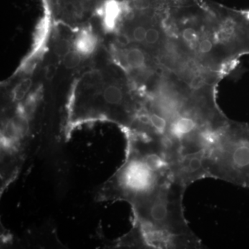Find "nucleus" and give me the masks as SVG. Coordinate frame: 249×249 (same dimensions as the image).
Returning a JSON list of instances; mask_svg holds the SVG:
<instances>
[{
	"instance_id": "obj_9",
	"label": "nucleus",
	"mask_w": 249,
	"mask_h": 249,
	"mask_svg": "<svg viewBox=\"0 0 249 249\" xmlns=\"http://www.w3.org/2000/svg\"><path fill=\"white\" fill-rule=\"evenodd\" d=\"M31 86V80L29 78L21 82L14 90L15 99H22L30 89Z\"/></svg>"
},
{
	"instance_id": "obj_1",
	"label": "nucleus",
	"mask_w": 249,
	"mask_h": 249,
	"mask_svg": "<svg viewBox=\"0 0 249 249\" xmlns=\"http://www.w3.org/2000/svg\"><path fill=\"white\" fill-rule=\"evenodd\" d=\"M127 150L124 163L100 192V200L132 205L174 180L169 147L161 134L150 129L124 130Z\"/></svg>"
},
{
	"instance_id": "obj_5",
	"label": "nucleus",
	"mask_w": 249,
	"mask_h": 249,
	"mask_svg": "<svg viewBox=\"0 0 249 249\" xmlns=\"http://www.w3.org/2000/svg\"><path fill=\"white\" fill-rule=\"evenodd\" d=\"M103 24L107 31L114 30L124 13V6L118 0H106L101 9Z\"/></svg>"
},
{
	"instance_id": "obj_7",
	"label": "nucleus",
	"mask_w": 249,
	"mask_h": 249,
	"mask_svg": "<svg viewBox=\"0 0 249 249\" xmlns=\"http://www.w3.org/2000/svg\"><path fill=\"white\" fill-rule=\"evenodd\" d=\"M83 58V56H81L78 52H76V51L73 49V50L70 51V52L64 57V65H65V67H66L67 69H70V70L76 68V67L80 65V62H81L82 58Z\"/></svg>"
},
{
	"instance_id": "obj_8",
	"label": "nucleus",
	"mask_w": 249,
	"mask_h": 249,
	"mask_svg": "<svg viewBox=\"0 0 249 249\" xmlns=\"http://www.w3.org/2000/svg\"><path fill=\"white\" fill-rule=\"evenodd\" d=\"M70 41L67 39H59L54 46V52L58 58H63L71 50Z\"/></svg>"
},
{
	"instance_id": "obj_6",
	"label": "nucleus",
	"mask_w": 249,
	"mask_h": 249,
	"mask_svg": "<svg viewBox=\"0 0 249 249\" xmlns=\"http://www.w3.org/2000/svg\"><path fill=\"white\" fill-rule=\"evenodd\" d=\"M73 49L81 56L91 55L97 47V37L91 31L83 30L73 41Z\"/></svg>"
},
{
	"instance_id": "obj_3",
	"label": "nucleus",
	"mask_w": 249,
	"mask_h": 249,
	"mask_svg": "<svg viewBox=\"0 0 249 249\" xmlns=\"http://www.w3.org/2000/svg\"><path fill=\"white\" fill-rule=\"evenodd\" d=\"M209 178L249 189V124L229 120L208 151Z\"/></svg>"
},
{
	"instance_id": "obj_10",
	"label": "nucleus",
	"mask_w": 249,
	"mask_h": 249,
	"mask_svg": "<svg viewBox=\"0 0 249 249\" xmlns=\"http://www.w3.org/2000/svg\"><path fill=\"white\" fill-rule=\"evenodd\" d=\"M134 7L139 11H145L150 6V0H133Z\"/></svg>"
},
{
	"instance_id": "obj_11",
	"label": "nucleus",
	"mask_w": 249,
	"mask_h": 249,
	"mask_svg": "<svg viewBox=\"0 0 249 249\" xmlns=\"http://www.w3.org/2000/svg\"><path fill=\"white\" fill-rule=\"evenodd\" d=\"M57 67L54 65H49L47 69V71H46V77L47 79L52 80L55 76V73H56Z\"/></svg>"
},
{
	"instance_id": "obj_2",
	"label": "nucleus",
	"mask_w": 249,
	"mask_h": 249,
	"mask_svg": "<svg viewBox=\"0 0 249 249\" xmlns=\"http://www.w3.org/2000/svg\"><path fill=\"white\" fill-rule=\"evenodd\" d=\"M187 188L172 180L150 196L131 205L134 224L124 245L152 249H202L200 239L184 214Z\"/></svg>"
},
{
	"instance_id": "obj_4",
	"label": "nucleus",
	"mask_w": 249,
	"mask_h": 249,
	"mask_svg": "<svg viewBox=\"0 0 249 249\" xmlns=\"http://www.w3.org/2000/svg\"><path fill=\"white\" fill-rule=\"evenodd\" d=\"M139 46H130L124 49L122 55V62L127 70L132 73L145 74L149 71L150 58L147 52Z\"/></svg>"
}]
</instances>
